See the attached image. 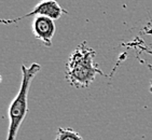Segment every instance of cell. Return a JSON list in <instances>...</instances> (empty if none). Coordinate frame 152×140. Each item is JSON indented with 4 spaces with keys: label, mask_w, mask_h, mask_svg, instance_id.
<instances>
[{
    "label": "cell",
    "mask_w": 152,
    "mask_h": 140,
    "mask_svg": "<svg viewBox=\"0 0 152 140\" xmlns=\"http://www.w3.org/2000/svg\"><path fill=\"white\" fill-rule=\"evenodd\" d=\"M96 52L82 42L72 51L66 64V80L77 88H88L97 74L104 76V72L94 64Z\"/></svg>",
    "instance_id": "obj_1"
},
{
    "label": "cell",
    "mask_w": 152,
    "mask_h": 140,
    "mask_svg": "<svg viewBox=\"0 0 152 140\" xmlns=\"http://www.w3.org/2000/svg\"><path fill=\"white\" fill-rule=\"evenodd\" d=\"M22 81H20V90L16 96L12 100L9 107V128H8V137L7 140H15L20 124L26 117L28 111V93L31 81L35 79L37 73L41 70V66L37 63H32L29 67L22 65Z\"/></svg>",
    "instance_id": "obj_2"
},
{
    "label": "cell",
    "mask_w": 152,
    "mask_h": 140,
    "mask_svg": "<svg viewBox=\"0 0 152 140\" xmlns=\"http://www.w3.org/2000/svg\"><path fill=\"white\" fill-rule=\"evenodd\" d=\"M66 13H67V11L63 9L61 4L55 0H41L40 2L37 3L34 7V9L30 12H28L27 14L20 16V18H13V20H2L1 22L3 24H13L18 23L23 18H29V16H39V15L47 16V18H50L55 20L61 18L63 14H66Z\"/></svg>",
    "instance_id": "obj_3"
},
{
    "label": "cell",
    "mask_w": 152,
    "mask_h": 140,
    "mask_svg": "<svg viewBox=\"0 0 152 140\" xmlns=\"http://www.w3.org/2000/svg\"><path fill=\"white\" fill-rule=\"evenodd\" d=\"M54 20L47 16H35L32 20V34L37 39L42 41L45 47H52V39L55 35Z\"/></svg>",
    "instance_id": "obj_4"
},
{
    "label": "cell",
    "mask_w": 152,
    "mask_h": 140,
    "mask_svg": "<svg viewBox=\"0 0 152 140\" xmlns=\"http://www.w3.org/2000/svg\"><path fill=\"white\" fill-rule=\"evenodd\" d=\"M54 140H83L78 131L70 127H59L56 131V136Z\"/></svg>",
    "instance_id": "obj_5"
},
{
    "label": "cell",
    "mask_w": 152,
    "mask_h": 140,
    "mask_svg": "<svg viewBox=\"0 0 152 140\" xmlns=\"http://www.w3.org/2000/svg\"><path fill=\"white\" fill-rule=\"evenodd\" d=\"M145 51H146L147 53H149V54H151V55H152V51H150V50H145Z\"/></svg>",
    "instance_id": "obj_6"
},
{
    "label": "cell",
    "mask_w": 152,
    "mask_h": 140,
    "mask_svg": "<svg viewBox=\"0 0 152 140\" xmlns=\"http://www.w3.org/2000/svg\"><path fill=\"white\" fill-rule=\"evenodd\" d=\"M150 92L152 93V81H151V83H150Z\"/></svg>",
    "instance_id": "obj_7"
}]
</instances>
